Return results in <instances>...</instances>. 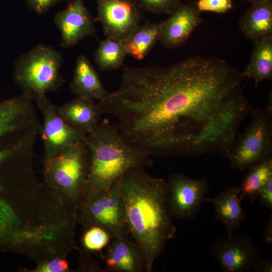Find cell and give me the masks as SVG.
I'll return each mask as SVG.
<instances>
[{
	"instance_id": "obj_24",
	"label": "cell",
	"mask_w": 272,
	"mask_h": 272,
	"mask_svg": "<svg viewBox=\"0 0 272 272\" xmlns=\"http://www.w3.org/2000/svg\"><path fill=\"white\" fill-rule=\"evenodd\" d=\"M142 10L156 14L170 15L181 4L180 0H137Z\"/></svg>"
},
{
	"instance_id": "obj_26",
	"label": "cell",
	"mask_w": 272,
	"mask_h": 272,
	"mask_svg": "<svg viewBox=\"0 0 272 272\" xmlns=\"http://www.w3.org/2000/svg\"><path fill=\"white\" fill-rule=\"evenodd\" d=\"M195 5L199 12L224 13L233 8L232 0H198Z\"/></svg>"
},
{
	"instance_id": "obj_9",
	"label": "cell",
	"mask_w": 272,
	"mask_h": 272,
	"mask_svg": "<svg viewBox=\"0 0 272 272\" xmlns=\"http://www.w3.org/2000/svg\"><path fill=\"white\" fill-rule=\"evenodd\" d=\"M97 16L106 38L124 42L140 26L142 10L137 0H96Z\"/></svg>"
},
{
	"instance_id": "obj_31",
	"label": "cell",
	"mask_w": 272,
	"mask_h": 272,
	"mask_svg": "<svg viewBox=\"0 0 272 272\" xmlns=\"http://www.w3.org/2000/svg\"><path fill=\"white\" fill-rule=\"evenodd\" d=\"M255 271L257 272H271L272 262L270 260H263L261 262L257 267Z\"/></svg>"
},
{
	"instance_id": "obj_15",
	"label": "cell",
	"mask_w": 272,
	"mask_h": 272,
	"mask_svg": "<svg viewBox=\"0 0 272 272\" xmlns=\"http://www.w3.org/2000/svg\"><path fill=\"white\" fill-rule=\"evenodd\" d=\"M238 187L226 189L213 198L206 196L204 201L214 207L216 219L225 227L228 236H231L241 226L246 216L241 206Z\"/></svg>"
},
{
	"instance_id": "obj_19",
	"label": "cell",
	"mask_w": 272,
	"mask_h": 272,
	"mask_svg": "<svg viewBox=\"0 0 272 272\" xmlns=\"http://www.w3.org/2000/svg\"><path fill=\"white\" fill-rule=\"evenodd\" d=\"M254 43L250 60L242 75L244 79H252L257 88L261 82L272 80V35Z\"/></svg>"
},
{
	"instance_id": "obj_11",
	"label": "cell",
	"mask_w": 272,
	"mask_h": 272,
	"mask_svg": "<svg viewBox=\"0 0 272 272\" xmlns=\"http://www.w3.org/2000/svg\"><path fill=\"white\" fill-rule=\"evenodd\" d=\"M167 184V201L173 218L193 219L203 202L209 189L205 178L191 179L181 173L169 175Z\"/></svg>"
},
{
	"instance_id": "obj_25",
	"label": "cell",
	"mask_w": 272,
	"mask_h": 272,
	"mask_svg": "<svg viewBox=\"0 0 272 272\" xmlns=\"http://www.w3.org/2000/svg\"><path fill=\"white\" fill-rule=\"evenodd\" d=\"M24 271L31 272H68L72 271L66 257H55L37 263L32 269H22Z\"/></svg>"
},
{
	"instance_id": "obj_5",
	"label": "cell",
	"mask_w": 272,
	"mask_h": 272,
	"mask_svg": "<svg viewBox=\"0 0 272 272\" xmlns=\"http://www.w3.org/2000/svg\"><path fill=\"white\" fill-rule=\"evenodd\" d=\"M61 53L51 46L38 44L15 61L14 79L23 94L32 100L61 87Z\"/></svg>"
},
{
	"instance_id": "obj_33",
	"label": "cell",
	"mask_w": 272,
	"mask_h": 272,
	"mask_svg": "<svg viewBox=\"0 0 272 272\" xmlns=\"http://www.w3.org/2000/svg\"><path fill=\"white\" fill-rule=\"evenodd\" d=\"M6 154L3 151H0V164L5 159Z\"/></svg>"
},
{
	"instance_id": "obj_21",
	"label": "cell",
	"mask_w": 272,
	"mask_h": 272,
	"mask_svg": "<svg viewBox=\"0 0 272 272\" xmlns=\"http://www.w3.org/2000/svg\"><path fill=\"white\" fill-rule=\"evenodd\" d=\"M240 186V196L254 202L260 191L272 178V159L257 164L249 170Z\"/></svg>"
},
{
	"instance_id": "obj_2",
	"label": "cell",
	"mask_w": 272,
	"mask_h": 272,
	"mask_svg": "<svg viewBox=\"0 0 272 272\" xmlns=\"http://www.w3.org/2000/svg\"><path fill=\"white\" fill-rule=\"evenodd\" d=\"M119 185L128 232L143 252L146 272H152L155 260L176 231L167 201V182L144 168H135L119 179Z\"/></svg>"
},
{
	"instance_id": "obj_7",
	"label": "cell",
	"mask_w": 272,
	"mask_h": 272,
	"mask_svg": "<svg viewBox=\"0 0 272 272\" xmlns=\"http://www.w3.org/2000/svg\"><path fill=\"white\" fill-rule=\"evenodd\" d=\"M77 222L84 228L93 225L102 227L113 237L121 235L128 238L129 233L119 179L108 188L92 195L80 206Z\"/></svg>"
},
{
	"instance_id": "obj_8",
	"label": "cell",
	"mask_w": 272,
	"mask_h": 272,
	"mask_svg": "<svg viewBox=\"0 0 272 272\" xmlns=\"http://www.w3.org/2000/svg\"><path fill=\"white\" fill-rule=\"evenodd\" d=\"M209 251L225 272L255 271L263 260L252 239L244 234L217 238Z\"/></svg>"
},
{
	"instance_id": "obj_23",
	"label": "cell",
	"mask_w": 272,
	"mask_h": 272,
	"mask_svg": "<svg viewBox=\"0 0 272 272\" xmlns=\"http://www.w3.org/2000/svg\"><path fill=\"white\" fill-rule=\"evenodd\" d=\"M112 238L106 229L93 225L85 228L81 242L84 250L88 252H99L106 248Z\"/></svg>"
},
{
	"instance_id": "obj_4",
	"label": "cell",
	"mask_w": 272,
	"mask_h": 272,
	"mask_svg": "<svg viewBox=\"0 0 272 272\" xmlns=\"http://www.w3.org/2000/svg\"><path fill=\"white\" fill-rule=\"evenodd\" d=\"M90 163L86 139L44 158V183L77 212L84 199Z\"/></svg>"
},
{
	"instance_id": "obj_16",
	"label": "cell",
	"mask_w": 272,
	"mask_h": 272,
	"mask_svg": "<svg viewBox=\"0 0 272 272\" xmlns=\"http://www.w3.org/2000/svg\"><path fill=\"white\" fill-rule=\"evenodd\" d=\"M57 111L67 123L86 134L98 125L102 114L94 100L77 96Z\"/></svg>"
},
{
	"instance_id": "obj_1",
	"label": "cell",
	"mask_w": 272,
	"mask_h": 272,
	"mask_svg": "<svg viewBox=\"0 0 272 272\" xmlns=\"http://www.w3.org/2000/svg\"><path fill=\"white\" fill-rule=\"evenodd\" d=\"M244 79L224 60L199 56L167 66H125L119 88L97 105L117 119L127 143L150 156L227 159L253 109Z\"/></svg>"
},
{
	"instance_id": "obj_32",
	"label": "cell",
	"mask_w": 272,
	"mask_h": 272,
	"mask_svg": "<svg viewBox=\"0 0 272 272\" xmlns=\"http://www.w3.org/2000/svg\"><path fill=\"white\" fill-rule=\"evenodd\" d=\"M252 5H257L266 3L272 0H245Z\"/></svg>"
},
{
	"instance_id": "obj_10",
	"label": "cell",
	"mask_w": 272,
	"mask_h": 272,
	"mask_svg": "<svg viewBox=\"0 0 272 272\" xmlns=\"http://www.w3.org/2000/svg\"><path fill=\"white\" fill-rule=\"evenodd\" d=\"M35 101L43 116L40 136L44 150V158L54 156L66 147L86 139V134L74 128L61 118L57 107L46 95Z\"/></svg>"
},
{
	"instance_id": "obj_22",
	"label": "cell",
	"mask_w": 272,
	"mask_h": 272,
	"mask_svg": "<svg viewBox=\"0 0 272 272\" xmlns=\"http://www.w3.org/2000/svg\"><path fill=\"white\" fill-rule=\"evenodd\" d=\"M126 53L123 43L106 38L100 42L94 53V60L101 71H111L122 65Z\"/></svg>"
},
{
	"instance_id": "obj_30",
	"label": "cell",
	"mask_w": 272,
	"mask_h": 272,
	"mask_svg": "<svg viewBox=\"0 0 272 272\" xmlns=\"http://www.w3.org/2000/svg\"><path fill=\"white\" fill-rule=\"evenodd\" d=\"M263 239L266 244L272 243V218L271 215L268 219L266 225L265 227Z\"/></svg>"
},
{
	"instance_id": "obj_12",
	"label": "cell",
	"mask_w": 272,
	"mask_h": 272,
	"mask_svg": "<svg viewBox=\"0 0 272 272\" xmlns=\"http://www.w3.org/2000/svg\"><path fill=\"white\" fill-rule=\"evenodd\" d=\"M95 22L84 0L70 1L67 7L54 17V23L61 34L60 46L69 48L85 37H96Z\"/></svg>"
},
{
	"instance_id": "obj_28",
	"label": "cell",
	"mask_w": 272,
	"mask_h": 272,
	"mask_svg": "<svg viewBox=\"0 0 272 272\" xmlns=\"http://www.w3.org/2000/svg\"><path fill=\"white\" fill-rule=\"evenodd\" d=\"M79 271L106 272L105 269L102 268L89 254L87 251L83 249L80 251Z\"/></svg>"
},
{
	"instance_id": "obj_14",
	"label": "cell",
	"mask_w": 272,
	"mask_h": 272,
	"mask_svg": "<svg viewBox=\"0 0 272 272\" xmlns=\"http://www.w3.org/2000/svg\"><path fill=\"white\" fill-rule=\"evenodd\" d=\"M103 256L106 271L146 272L143 252L139 245L121 235L113 237Z\"/></svg>"
},
{
	"instance_id": "obj_13",
	"label": "cell",
	"mask_w": 272,
	"mask_h": 272,
	"mask_svg": "<svg viewBox=\"0 0 272 272\" xmlns=\"http://www.w3.org/2000/svg\"><path fill=\"white\" fill-rule=\"evenodd\" d=\"M200 13L195 5L182 3L167 19L159 23L158 41L168 48L182 45L201 23Z\"/></svg>"
},
{
	"instance_id": "obj_18",
	"label": "cell",
	"mask_w": 272,
	"mask_h": 272,
	"mask_svg": "<svg viewBox=\"0 0 272 272\" xmlns=\"http://www.w3.org/2000/svg\"><path fill=\"white\" fill-rule=\"evenodd\" d=\"M239 25L245 36L254 42L272 35V1L252 5L240 19Z\"/></svg>"
},
{
	"instance_id": "obj_3",
	"label": "cell",
	"mask_w": 272,
	"mask_h": 272,
	"mask_svg": "<svg viewBox=\"0 0 272 272\" xmlns=\"http://www.w3.org/2000/svg\"><path fill=\"white\" fill-rule=\"evenodd\" d=\"M86 143L90 163L81 204L92 195L109 187L127 171L153 164L150 156L131 146L116 125L107 119L87 134Z\"/></svg>"
},
{
	"instance_id": "obj_6",
	"label": "cell",
	"mask_w": 272,
	"mask_h": 272,
	"mask_svg": "<svg viewBox=\"0 0 272 272\" xmlns=\"http://www.w3.org/2000/svg\"><path fill=\"white\" fill-rule=\"evenodd\" d=\"M251 120L232 147L228 160L231 166L240 171L272 159V95L269 94L264 109H253Z\"/></svg>"
},
{
	"instance_id": "obj_20",
	"label": "cell",
	"mask_w": 272,
	"mask_h": 272,
	"mask_svg": "<svg viewBox=\"0 0 272 272\" xmlns=\"http://www.w3.org/2000/svg\"><path fill=\"white\" fill-rule=\"evenodd\" d=\"M159 23L147 22L140 25L124 41L126 54L135 59H144L159 40Z\"/></svg>"
},
{
	"instance_id": "obj_29",
	"label": "cell",
	"mask_w": 272,
	"mask_h": 272,
	"mask_svg": "<svg viewBox=\"0 0 272 272\" xmlns=\"http://www.w3.org/2000/svg\"><path fill=\"white\" fill-rule=\"evenodd\" d=\"M258 197L261 205L271 210L272 209V178L261 189Z\"/></svg>"
},
{
	"instance_id": "obj_17",
	"label": "cell",
	"mask_w": 272,
	"mask_h": 272,
	"mask_svg": "<svg viewBox=\"0 0 272 272\" xmlns=\"http://www.w3.org/2000/svg\"><path fill=\"white\" fill-rule=\"evenodd\" d=\"M70 88L72 92L77 97L99 101L108 94L98 72L89 59L83 55H79L76 59Z\"/></svg>"
},
{
	"instance_id": "obj_27",
	"label": "cell",
	"mask_w": 272,
	"mask_h": 272,
	"mask_svg": "<svg viewBox=\"0 0 272 272\" xmlns=\"http://www.w3.org/2000/svg\"><path fill=\"white\" fill-rule=\"evenodd\" d=\"M70 0H24L28 8L37 14H43L51 8L64 2Z\"/></svg>"
}]
</instances>
